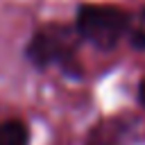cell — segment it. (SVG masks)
<instances>
[{"instance_id": "6da1fadb", "label": "cell", "mask_w": 145, "mask_h": 145, "mask_svg": "<svg viewBox=\"0 0 145 145\" xmlns=\"http://www.w3.org/2000/svg\"><path fill=\"white\" fill-rule=\"evenodd\" d=\"M79 43L72 23H45L29 34L23 57L41 72L54 68L68 79H82L84 66L79 59Z\"/></svg>"}, {"instance_id": "7a4b0ae2", "label": "cell", "mask_w": 145, "mask_h": 145, "mask_svg": "<svg viewBox=\"0 0 145 145\" xmlns=\"http://www.w3.org/2000/svg\"><path fill=\"white\" fill-rule=\"evenodd\" d=\"M138 23V14L113 2H77L72 27L82 43L97 52H113L127 41Z\"/></svg>"}, {"instance_id": "3957f363", "label": "cell", "mask_w": 145, "mask_h": 145, "mask_svg": "<svg viewBox=\"0 0 145 145\" xmlns=\"http://www.w3.org/2000/svg\"><path fill=\"white\" fill-rule=\"evenodd\" d=\"M0 145H29V127L20 118L0 122Z\"/></svg>"}, {"instance_id": "277c9868", "label": "cell", "mask_w": 145, "mask_h": 145, "mask_svg": "<svg viewBox=\"0 0 145 145\" xmlns=\"http://www.w3.org/2000/svg\"><path fill=\"white\" fill-rule=\"evenodd\" d=\"M136 97H138V102H140V106L145 109V77L138 82V88H136Z\"/></svg>"}]
</instances>
